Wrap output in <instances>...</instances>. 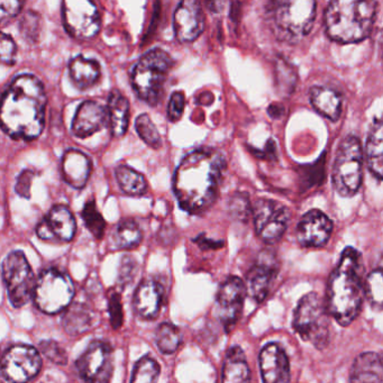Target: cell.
I'll list each match as a JSON object with an SVG mask.
<instances>
[{
    "mask_svg": "<svg viewBox=\"0 0 383 383\" xmlns=\"http://www.w3.org/2000/svg\"><path fill=\"white\" fill-rule=\"evenodd\" d=\"M317 3L314 0H277L267 5L277 36L284 41L307 36L315 23Z\"/></svg>",
    "mask_w": 383,
    "mask_h": 383,
    "instance_id": "8992f818",
    "label": "cell"
},
{
    "mask_svg": "<svg viewBox=\"0 0 383 383\" xmlns=\"http://www.w3.org/2000/svg\"><path fill=\"white\" fill-rule=\"evenodd\" d=\"M363 165L362 143L358 137L349 135L338 146L333 167V186L340 196L351 198L358 193L363 180Z\"/></svg>",
    "mask_w": 383,
    "mask_h": 383,
    "instance_id": "ba28073f",
    "label": "cell"
},
{
    "mask_svg": "<svg viewBox=\"0 0 383 383\" xmlns=\"http://www.w3.org/2000/svg\"><path fill=\"white\" fill-rule=\"evenodd\" d=\"M377 3L372 0H334L323 14L325 29L330 40L349 44L365 40L377 18Z\"/></svg>",
    "mask_w": 383,
    "mask_h": 383,
    "instance_id": "277c9868",
    "label": "cell"
},
{
    "mask_svg": "<svg viewBox=\"0 0 383 383\" xmlns=\"http://www.w3.org/2000/svg\"><path fill=\"white\" fill-rule=\"evenodd\" d=\"M77 230L71 210L63 204L54 206L37 225L36 234L43 241L70 242Z\"/></svg>",
    "mask_w": 383,
    "mask_h": 383,
    "instance_id": "ac0fdd59",
    "label": "cell"
},
{
    "mask_svg": "<svg viewBox=\"0 0 383 383\" xmlns=\"http://www.w3.org/2000/svg\"><path fill=\"white\" fill-rule=\"evenodd\" d=\"M46 102L40 80L32 74H22L0 100V126L13 139H37L46 123Z\"/></svg>",
    "mask_w": 383,
    "mask_h": 383,
    "instance_id": "7a4b0ae2",
    "label": "cell"
},
{
    "mask_svg": "<svg viewBox=\"0 0 383 383\" xmlns=\"http://www.w3.org/2000/svg\"><path fill=\"white\" fill-rule=\"evenodd\" d=\"M81 217L85 226L88 228L92 235L96 239H102V236L105 234L106 222L99 210L97 208L96 202L94 199H90L85 202V207L81 211Z\"/></svg>",
    "mask_w": 383,
    "mask_h": 383,
    "instance_id": "836d02e7",
    "label": "cell"
},
{
    "mask_svg": "<svg viewBox=\"0 0 383 383\" xmlns=\"http://www.w3.org/2000/svg\"><path fill=\"white\" fill-rule=\"evenodd\" d=\"M206 18L202 4L197 0H183L174 16V35L180 43L196 41L204 31Z\"/></svg>",
    "mask_w": 383,
    "mask_h": 383,
    "instance_id": "e0dca14e",
    "label": "cell"
},
{
    "mask_svg": "<svg viewBox=\"0 0 383 383\" xmlns=\"http://www.w3.org/2000/svg\"><path fill=\"white\" fill-rule=\"evenodd\" d=\"M293 326L302 341L317 349H326L330 343V314L321 295L309 293L300 299L293 314Z\"/></svg>",
    "mask_w": 383,
    "mask_h": 383,
    "instance_id": "52a82bcc",
    "label": "cell"
},
{
    "mask_svg": "<svg viewBox=\"0 0 383 383\" xmlns=\"http://www.w3.org/2000/svg\"><path fill=\"white\" fill-rule=\"evenodd\" d=\"M90 159L79 150L67 151L62 159V174L67 183L76 189H83L91 174Z\"/></svg>",
    "mask_w": 383,
    "mask_h": 383,
    "instance_id": "603a6c76",
    "label": "cell"
},
{
    "mask_svg": "<svg viewBox=\"0 0 383 383\" xmlns=\"http://www.w3.org/2000/svg\"><path fill=\"white\" fill-rule=\"evenodd\" d=\"M160 375V365L148 355L135 364L131 383H156Z\"/></svg>",
    "mask_w": 383,
    "mask_h": 383,
    "instance_id": "8d00e7d4",
    "label": "cell"
},
{
    "mask_svg": "<svg viewBox=\"0 0 383 383\" xmlns=\"http://www.w3.org/2000/svg\"><path fill=\"white\" fill-rule=\"evenodd\" d=\"M108 312L111 317V326L114 330H118L124 321V312H123L122 299L118 293H113L109 295L108 299Z\"/></svg>",
    "mask_w": 383,
    "mask_h": 383,
    "instance_id": "ab89813d",
    "label": "cell"
},
{
    "mask_svg": "<svg viewBox=\"0 0 383 383\" xmlns=\"http://www.w3.org/2000/svg\"><path fill=\"white\" fill-rule=\"evenodd\" d=\"M137 261L132 256H126L122 258L118 271V284L120 287L125 288L133 281L134 277L137 274Z\"/></svg>",
    "mask_w": 383,
    "mask_h": 383,
    "instance_id": "b9f144b4",
    "label": "cell"
},
{
    "mask_svg": "<svg viewBox=\"0 0 383 383\" xmlns=\"http://www.w3.org/2000/svg\"><path fill=\"white\" fill-rule=\"evenodd\" d=\"M62 13L63 23L72 37L90 40L100 31L99 11L88 0H67L63 3Z\"/></svg>",
    "mask_w": 383,
    "mask_h": 383,
    "instance_id": "7c38bea8",
    "label": "cell"
},
{
    "mask_svg": "<svg viewBox=\"0 0 383 383\" xmlns=\"http://www.w3.org/2000/svg\"><path fill=\"white\" fill-rule=\"evenodd\" d=\"M41 29H42V20L36 12L29 11L22 16L20 22V32L27 42H37L40 37Z\"/></svg>",
    "mask_w": 383,
    "mask_h": 383,
    "instance_id": "74e56055",
    "label": "cell"
},
{
    "mask_svg": "<svg viewBox=\"0 0 383 383\" xmlns=\"http://www.w3.org/2000/svg\"><path fill=\"white\" fill-rule=\"evenodd\" d=\"M4 281L15 308L27 304L34 293V273L22 251L11 253L3 262Z\"/></svg>",
    "mask_w": 383,
    "mask_h": 383,
    "instance_id": "30bf717a",
    "label": "cell"
},
{
    "mask_svg": "<svg viewBox=\"0 0 383 383\" xmlns=\"http://www.w3.org/2000/svg\"><path fill=\"white\" fill-rule=\"evenodd\" d=\"M221 383H251L250 366L239 345L230 347L225 356Z\"/></svg>",
    "mask_w": 383,
    "mask_h": 383,
    "instance_id": "83f0119b",
    "label": "cell"
},
{
    "mask_svg": "<svg viewBox=\"0 0 383 383\" xmlns=\"http://www.w3.org/2000/svg\"><path fill=\"white\" fill-rule=\"evenodd\" d=\"M40 347L43 354L46 355L48 360L59 365H66L68 362V353L62 345L57 342L48 340L43 341Z\"/></svg>",
    "mask_w": 383,
    "mask_h": 383,
    "instance_id": "f35d334b",
    "label": "cell"
},
{
    "mask_svg": "<svg viewBox=\"0 0 383 383\" xmlns=\"http://www.w3.org/2000/svg\"><path fill=\"white\" fill-rule=\"evenodd\" d=\"M226 167L224 154L215 148H197L185 156L174 176L180 207L191 215L209 209L218 197Z\"/></svg>",
    "mask_w": 383,
    "mask_h": 383,
    "instance_id": "6da1fadb",
    "label": "cell"
},
{
    "mask_svg": "<svg viewBox=\"0 0 383 383\" xmlns=\"http://www.w3.org/2000/svg\"><path fill=\"white\" fill-rule=\"evenodd\" d=\"M309 98L312 107L325 118L332 122L340 120L343 99L337 91L328 87L315 85L310 89Z\"/></svg>",
    "mask_w": 383,
    "mask_h": 383,
    "instance_id": "4316f807",
    "label": "cell"
},
{
    "mask_svg": "<svg viewBox=\"0 0 383 383\" xmlns=\"http://www.w3.org/2000/svg\"><path fill=\"white\" fill-rule=\"evenodd\" d=\"M142 230L133 219H124L120 224L117 225L115 232V242L117 246L124 250L134 249L139 246L142 242Z\"/></svg>",
    "mask_w": 383,
    "mask_h": 383,
    "instance_id": "d6a6232c",
    "label": "cell"
},
{
    "mask_svg": "<svg viewBox=\"0 0 383 383\" xmlns=\"http://www.w3.org/2000/svg\"><path fill=\"white\" fill-rule=\"evenodd\" d=\"M278 271L276 256L271 251H263L246 274L245 287L251 298L256 302H262L267 298Z\"/></svg>",
    "mask_w": 383,
    "mask_h": 383,
    "instance_id": "2e32d148",
    "label": "cell"
},
{
    "mask_svg": "<svg viewBox=\"0 0 383 383\" xmlns=\"http://www.w3.org/2000/svg\"><path fill=\"white\" fill-rule=\"evenodd\" d=\"M108 124L111 126V134L115 137H122L127 132L130 124L131 108L130 102L120 90L111 91L108 97L107 104Z\"/></svg>",
    "mask_w": 383,
    "mask_h": 383,
    "instance_id": "484cf974",
    "label": "cell"
},
{
    "mask_svg": "<svg viewBox=\"0 0 383 383\" xmlns=\"http://www.w3.org/2000/svg\"><path fill=\"white\" fill-rule=\"evenodd\" d=\"M106 124H108L106 107L96 100H85L76 113L72 133L79 139H87L105 127Z\"/></svg>",
    "mask_w": 383,
    "mask_h": 383,
    "instance_id": "44dd1931",
    "label": "cell"
},
{
    "mask_svg": "<svg viewBox=\"0 0 383 383\" xmlns=\"http://www.w3.org/2000/svg\"><path fill=\"white\" fill-rule=\"evenodd\" d=\"M260 370L263 383H289L290 362L278 343H269L260 353Z\"/></svg>",
    "mask_w": 383,
    "mask_h": 383,
    "instance_id": "ffe728a7",
    "label": "cell"
},
{
    "mask_svg": "<svg viewBox=\"0 0 383 383\" xmlns=\"http://www.w3.org/2000/svg\"><path fill=\"white\" fill-rule=\"evenodd\" d=\"M23 6L22 1H0V27L16 18Z\"/></svg>",
    "mask_w": 383,
    "mask_h": 383,
    "instance_id": "f6af8a7d",
    "label": "cell"
},
{
    "mask_svg": "<svg viewBox=\"0 0 383 383\" xmlns=\"http://www.w3.org/2000/svg\"><path fill=\"white\" fill-rule=\"evenodd\" d=\"M155 342L160 352L167 355L174 354L181 345V332L174 323H162L156 330Z\"/></svg>",
    "mask_w": 383,
    "mask_h": 383,
    "instance_id": "1f68e13d",
    "label": "cell"
},
{
    "mask_svg": "<svg viewBox=\"0 0 383 383\" xmlns=\"http://www.w3.org/2000/svg\"><path fill=\"white\" fill-rule=\"evenodd\" d=\"M363 154H365L368 169L372 176L380 182L383 172V133L380 118L375 120L372 124Z\"/></svg>",
    "mask_w": 383,
    "mask_h": 383,
    "instance_id": "f1b7e54d",
    "label": "cell"
},
{
    "mask_svg": "<svg viewBox=\"0 0 383 383\" xmlns=\"http://www.w3.org/2000/svg\"><path fill=\"white\" fill-rule=\"evenodd\" d=\"M364 293L373 308L381 309L383 302V274L381 269L375 270L364 280Z\"/></svg>",
    "mask_w": 383,
    "mask_h": 383,
    "instance_id": "d590c367",
    "label": "cell"
},
{
    "mask_svg": "<svg viewBox=\"0 0 383 383\" xmlns=\"http://www.w3.org/2000/svg\"><path fill=\"white\" fill-rule=\"evenodd\" d=\"M41 368L40 353L29 345H15L1 360V372L9 383H27L39 375Z\"/></svg>",
    "mask_w": 383,
    "mask_h": 383,
    "instance_id": "4fadbf2b",
    "label": "cell"
},
{
    "mask_svg": "<svg viewBox=\"0 0 383 383\" xmlns=\"http://www.w3.org/2000/svg\"><path fill=\"white\" fill-rule=\"evenodd\" d=\"M116 179L120 189L130 196H143L148 191L145 176L127 165H120L116 169Z\"/></svg>",
    "mask_w": 383,
    "mask_h": 383,
    "instance_id": "4dcf8cb0",
    "label": "cell"
},
{
    "mask_svg": "<svg viewBox=\"0 0 383 383\" xmlns=\"http://www.w3.org/2000/svg\"><path fill=\"white\" fill-rule=\"evenodd\" d=\"M333 228L332 219L326 214L321 210H309L298 223L297 239L302 247H323L330 241Z\"/></svg>",
    "mask_w": 383,
    "mask_h": 383,
    "instance_id": "d6986e66",
    "label": "cell"
},
{
    "mask_svg": "<svg viewBox=\"0 0 383 383\" xmlns=\"http://www.w3.org/2000/svg\"><path fill=\"white\" fill-rule=\"evenodd\" d=\"M35 176H36V174L34 171L29 170V169L22 171L20 176H18L16 186H15V190L22 198H31L32 183H33Z\"/></svg>",
    "mask_w": 383,
    "mask_h": 383,
    "instance_id": "ee69618b",
    "label": "cell"
},
{
    "mask_svg": "<svg viewBox=\"0 0 383 383\" xmlns=\"http://www.w3.org/2000/svg\"><path fill=\"white\" fill-rule=\"evenodd\" d=\"M186 107V97L182 91H176L171 95L170 100H169L168 111L167 115L170 122L174 123L181 118L185 111Z\"/></svg>",
    "mask_w": 383,
    "mask_h": 383,
    "instance_id": "7bdbcfd3",
    "label": "cell"
},
{
    "mask_svg": "<svg viewBox=\"0 0 383 383\" xmlns=\"http://www.w3.org/2000/svg\"><path fill=\"white\" fill-rule=\"evenodd\" d=\"M36 306L46 314H57L71 304L74 287L71 279L59 270H46L41 274L34 288Z\"/></svg>",
    "mask_w": 383,
    "mask_h": 383,
    "instance_id": "9c48e42d",
    "label": "cell"
},
{
    "mask_svg": "<svg viewBox=\"0 0 383 383\" xmlns=\"http://www.w3.org/2000/svg\"><path fill=\"white\" fill-rule=\"evenodd\" d=\"M16 53L18 46L15 44L14 40L0 32V63L12 66L16 60Z\"/></svg>",
    "mask_w": 383,
    "mask_h": 383,
    "instance_id": "60d3db41",
    "label": "cell"
},
{
    "mask_svg": "<svg viewBox=\"0 0 383 383\" xmlns=\"http://www.w3.org/2000/svg\"><path fill=\"white\" fill-rule=\"evenodd\" d=\"M97 316L94 309L83 301H76L67 307L63 316V327L72 336L83 335L94 328Z\"/></svg>",
    "mask_w": 383,
    "mask_h": 383,
    "instance_id": "cb8c5ba5",
    "label": "cell"
},
{
    "mask_svg": "<svg viewBox=\"0 0 383 383\" xmlns=\"http://www.w3.org/2000/svg\"><path fill=\"white\" fill-rule=\"evenodd\" d=\"M69 69L74 85L81 90L94 87L99 81L102 76L99 63L83 55H78L72 59Z\"/></svg>",
    "mask_w": 383,
    "mask_h": 383,
    "instance_id": "f546056e",
    "label": "cell"
},
{
    "mask_svg": "<svg viewBox=\"0 0 383 383\" xmlns=\"http://www.w3.org/2000/svg\"><path fill=\"white\" fill-rule=\"evenodd\" d=\"M351 383H383V364L380 355L362 353L355 358L349 371Z\"/></svg>",
    "mask_w": 383,
    "mask_h": 383,
    "instance_id": "d4e9b609",
    "label": "cell"
},
{
    "mask_svg": "<svg viewBox=\"0 0 383 383\" xmlns=\"http://www.w3.org/2000/svg\"><path fill=\"white\" fill-rule=\"evenodd\" d=\"M163 301V287L153 279H148L139 284L134 295V308L139 317L153 321L160 314Z\"/></svg>",
    "mask_w": 383,
    "mask_h": 383,
    "instance_id": "7402d4cb",
    "label": "cell"
},
{
    "mask_svg": "<svg viewBox=\"0 0 383 383\" xmlns=\"http://www.w3.org/2000/svg\"><path fill=\"white\" fill-rule=\"evenodd\" d=\"M246 295L245 282L239 277H228L221 284L217 293V308L219 319L226 332L233 330L239 321Z\"/></svg>",
    "mask_w": 383,
    "mask_h": 383,
    "instance_id": "9a60e30c",
    "label": "cell"
},
{
    "mask_svg": "<svg viewBox=\"0 0 383 383\" xmlns=\"http://www.w3.org/2000/svg\"><path fill=\"white\" fill-rule=\"evenodd\" d=\"M172 67V57L162 48H153L145 53L132 74V85L139 99L151 106L159 105Z\"/></svg>",
    "mask_w": 383,
    "mask_h": 383,
    "instance_id": "5b68a950",
    "label": "cell"
},
{
    "mask_svg": "<svg viewBox=\"0 0 383 383\" xmlns=\"http://www.w3.org/2000/svg\"><path fill=\"white\" fill-rule=\"evenodd\" d=\"M363 273L361 253L354 247H347L327 288V310L341 326H349L360 315L365 298Z\"/></svg>",
    "mask_w": 383,
    "mask_h": 383,
    "instance_id": "3957f363",
    "label": "cell"
},
{
    "mask_svg": "<svg viewBox=\"0 0 383 383\" xmlns=\"http://www.w3.org/2000/svg\"><path fill=\"white\" fill-rule=\"evenodd\" d=\"M135 130L139 137L143 139L145 144L150 148L158 150L162 146V139L155 124L152 122L148 114L139 115L135 120Z\"/></svg>",
    "mask_w": 383,
    "mask_h": 383,
    "instance_id": "e575fe53",
    "label": "cell"
},
{
    "mask_svg": "<svg viewBox=\"0 0 383 383\" xmlns=\"http://www.w3.org/2000/svg\"><path fill=\"white\" fill-rule=\"evenodd\" d=\"M42 383H51V382H46V381H44V382H42Z\"/></svg>",
    "mask_w": 383,
    "mask_h": 383,
    "instance_id": "bcb514c9",
    "label": "cell"
},
{
    "mask_svg": "<svg viewBox=\"0 0 383 383\" xmlns=\"http://www.w3.org/2000/svg\"><path fill=\"white\" fill-rule=\"evenodd\" d=\"M256 235L269 244L281 239L289 225V208L281 202L269 198H260L252 208Z\"/></svg>",
    "mask_w": 383,
    "mask_h": 383,
    "instance_id": "8fae6325",
    "label": "cell"
},
{
    "mask_svg": "<svg viewBox=\"0 0 383 383\" xmlns=\"http://www.w3.org/2000/svg\"><path fill=\"white\" fill-rule=\"evenodd\" d=\"M78 371L85 383H111L114 362L111 347L102 342H94L77 361Z\"/></svg>",
    "mask_w": 383,
    "mask_h": 383,
    "instance_id": "5bb4252c",
    "label": "cell"
}]
</instances>
